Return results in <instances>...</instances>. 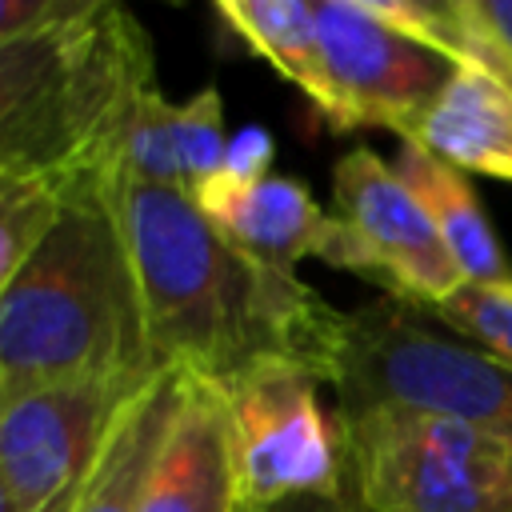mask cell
<instances>
[{
  "label": "cell",
  "mask_w": 512,
  "mask_h": 512,
  "mask_svg": "<svg viewBox=\"0 0 512 512\" xmlns=\"http://www.w3.org/2000/svg\"><path fill=\"white\" fill-rule=\"evenodd\" d=\"M272 156H276L272 136H268L260 124H248V128H240V132L228 140L224 172H232V176H240V180H260V176H268Z\"/></svg>",
  "instance_id": "cell-20"
},
{
  "label": "cell",
  "mask_w": 512,
  "mask_h": 512,
  "mask_svg": "<svg viewBox=\"0 0 512 512\" xmlns=\"http://www.w3.org/2000/svg\"><path fill=\"white\" fill-rule=\"evenodd\" d=\"M188 388V372L164 368L124 412L116 424L96 472L88 476L72 512H140L152 468L168 444L172 420L180 412Z\"/></svg>",
  "instance_id": "cell-14"
},
{
  "label": "cell",
  "mask_w": 512,
  "mask_h": 512,
  "mask_svg": "<svg viewBox=\"0 0 512 512\" xmlns=\"http://www.w3.org/2000/svg\"><path fill=\"white\" fill-rule=\"evenodd\" d=\"M64 184L40 176H4L0 172V296L36 252L44 232L60 212Z\"/></svg>",
  "instance_id": "cell-17"
},
{
  "label": "cell",
  "mask_w": 512,
  "mask_h": 512,
  "mask_svg": "<svg viewBox=\"0 0 512 512\" xmlns=\"http://www.w3.org/2000/svg\"><path fill=\"white\" fill-rule=\"evenodd\" d=\"M236 444L244 504L264 508L288 496L344 492V436L320 404V380L284 356H268L216 384Z\"/></svg>",
  "instance_id": "cell-6"
},
{
  "label": "cell",
  "mask_w": 512,
  "mask_h": 512,
  "mask_svg": "<svg viewBox=\"0 0 512 512\" xmlns=\"http://www.w3.org/2000/svg\"><path fill=\"white\" fill-rule=\"evenodd\" d=\"M336 220L352 236V272L408 308H436L468 280L400 172L372 148H352L332 168Z\"/></svg>",
  "instance_id": "cell-8"
},
{
  "label": "cell",
  "mask_w": 512,
  "mask_h": 512,
  "mask_svg": "<svg viewBox=\"0 0 512 512\" xmlns=\"http://www.w3.org/2000/svg\"><path fill=\"white\" fill-rule=\"evenodd\" d=\"M252 512H360V504L344 488V492H332V496H288V500H276V504H264V508H252Z\"/></svg>",
  "instance_id": "cell-22"
},
{
  "label": "cell",
  "mask_w": 512,
  "mask_h": 512,
  "mask_svg": "<svg viewBox=\"0 0 512 512\" xmlns=\"http://www.w3.org/2000/svg\"><path fill=\"white\" fill-rule=\"evenodd\" d=\"M312 372L336 392L340 420L408 412L512 440V368L392 296L332 308Z\"/></svg>",
  "instance_id": "cell-4"
},
{
  "label": "cell",
  "mask_w": 512,
  "mask_h": 512,
  "mask_svg": "<svg viewBox=\"0 0 512 512\" xmlns=\"http://www.w3.org/2000/svg\"><path fill=\"white\" fill-rule=\"evenodd\" d=\"M220 24L256 56H264L284 80H292L312 108L332 120V80L316 32V4L308 0H220Z\"/></svg>",
  "instance_id": "cell-16"
},
{
  "label": "cell",
  "mask_w": 512,
  "mask_h": 512,
  "mask_svg": "<svg viewBox=\"0 0 512 512\" xmlns=\"http://www.w3.org/2000/svg\"><path fill=\"white\" fill-rule=\"evenodd\" d=\"M368 8L448 64H480L512 88V0H368Z\"/></svg>",
  "instance_id": "cell-15"
},
{
  "label": "cell",
  "mask_w": 512,
  "mask_h": 512,
  "mask_svg": "<svg viewBox=\"0 0 512 512\" xmlns=\"http://www.w3.org/2000/svg\"><path fill=\"white\" fill-rule=\"evenodd\" d=\"M316 32L332 80V132L388 128L408 140L452 64L384 24L368 0H320Z\"/></svg>",
  "instance_id": "cell-9"
},
{
  "label": "cell",
  "mask_w": 512,
  "mask_h": 512,
  "mask_svg": "<svg viewBox=\"0 0 512 512\" xmlns=\"http://www.w3.org/2000/svg\"><path fill=\"white\" fill-rule=\"evenodd\" d=\"M428 316L452 328L456 336L472 340L476 348H484L504 368H512V292H488L464 284L456 296L428 308Z\"/></svg>",
  "instance_id": "cell-19"
},
{
  "label": "cell",
  "mask_w": 512,
  "mask_h": 512,
  "mask_svg": "<svg viewBox=\"0 0 512 512\" xmlns=\"http://www.w3.org/2000/svg\"><path fill=\"white\" fill-rule=\"evenodd\" d=\"M340 436L344 488L360 512H512L504 436L408 412L340 420Z\"/></svg>",
  "instance_id": "cell-5"
},
{
  "label": "cell",
  "mask_w": 512,
  "mask_h": 512,
  "mask_svg": "<svg viewBox=\"0 0 512 512\" xmlns=\"http://www.w3.org/2000/svg\"><path fill=\"white\" fill-rule=\"evenodd\" d=\"M80 4L84 0H0V44L20 36V32H28V28L60 20Z\"/></svg>",
  "instance_id": "cell-21"
},
{
  "label": "cell",
  "mask_w": 512,
  "mask_h": 512,
  "mask_svg": "<svg viewBox=\"0 0 512 512\" xmlns=\"http://www.w3.org/2000/svg\"><path fill=\"white\" fill-rule=\"evenodd\" d=\"M408 140L460 172L512 180V88L480 64H452Z\"/></svg>",
  "instance_id": "cell-12"
},
{
  "label": "cell",
  "mask_w": 512,
  "mask_h": 512,
  "mask_svg": "<svg viewBox=\"0 0 512 512\" xmlns=\"http://www.w3.org/2000/svg\"><path fill=\"white\" fill-rule=\"evenodd\" d=\"M192 200L224 232V240H232L256 264L296 272L304 256H316L324 264H332L336 256L340 220L336 212L328 216L296 176L268 172L260 180H240L232 172H220L200 184Z\"/></svg>",
  "instance_id": "cell-10"
},
{
  "label": "cell",
  "mask_w": 512,
  "mask_h": 512,
  "mask_svg": "<svg viewBox=\"0 0 512 512\" xmlns=\"http://www.w3.org/2000/svg\"><path fill=\"white\" fill-rule=\"evenodd\" d=\"M108 184L140 276L148 340L164 368L208 384H228L268 356L316 368L332 316L324 296L296 272L244 256L188 192L112 172Z\"/></svg>",
  "instance_id": "cell-1"
},
{
  "label": "cell",
  "mask_w": 512,
  "mask_h": 512,
  "mask_svg": "<svg viewBox=\"0 0 512 512\" xmlns=\"http://www.w3.org/2000/svg\"><path fill=\"white\" fill-rule=\"evenodd\" d=\"M140 276L104 168L64 180L60 212L0 296V404L84 376H152Z\"/></svg>",
  "instance_id": "cell-2"
},
{
  "label": "cell",
  "mask_w": 512,
  "mask_h": 512,
  "mask_svg": "<svg viewBox=\"0 0 512 512\" xmlns=\"http://www.w3.org/2000/svg\"><path fill=\"white\" fill-rule=\"evenodd\" d=\"M176 132H180V188L196 196V188L220 176L228 160L224 104L216 84H204L196 96L176 104Z\"/></svg>",
  "instance_id": "cell-18"
},
{
  "label": "cell",
  "mask_w": 512,
  "mask_h": 512,
  "mask_svg": "<svg viewBox=\"0 0 512 512\" xmlns=\"http://www.w3.org/2000/svg\"><path fill=\"white\" fill-rule=\"evenodd\" d=\"M0 512H20L16 500H12V492H8V484H4V476H0Z\"/></svg>",
  "instance_id": "cell-23"
},
{
  "label": "cell",
  "mask_w": 512,
  "mask_h": 512,
  "mask_svg": "<svg viewBox=\"0 0 512 512\" xmlns=\"http://www.w3.org/2000/svg\"><path fill=\"white\" fill-rule=\"evenodd\" d=\"M140 512H248L236 472L232 420L216 384L188 376Z\"/></svg>",
  "instance_id": "cell-11"
},
{
  "label": "cell",
  "mask_w": 512,
  "mask_h": 512,
  "mask_svg": "<svg viewBox=\"0 0 512 512\" xmlns=\"http://www.w3.org/2000/svg\"><path fill=\"white\" fill-rule=\"evenodd\" d=\"M156 88L144 24L112 0L0 44V172L72 180L108 168L140 96Z\"/></svg>",
  "instance_id": "cell-3"
},
{
  "label": "cell",
  "mask_w": 512,
  "mask_h": 512,
  "mask_svg": "<svg viewBox=\"0 0 512 512\" xmlns=\"http://www.w3.org/2000/svg\"><path fill=\"white\" fill-rule=\"evenodd\" d=\"M152 376H84L0 404V476L20 512H72Z\"/></svg>",
  "instance_id": "cell-7"
},
{
  "label": "cell",
  "mask_w": 512,
  "mask_h": 512,
  "mask_svg": "<svg viewBox=\"0 0 512 512\" xmlns=\"http://www.w3.org/2000/svg\"><path fill=\"white\" fill-rule=\"evenodd\" d=\"M72 508H76V504H72Z\"/></svg>",
  "instance_id": "cell-24"
},
{
  "label": "cell",
  "mask_w": 512,
  "mask_h": 512,
  "mask_svg": "<svg viewBox=\"0 0 512 512\" xmlns=\"http://www.w3.org/2000/svg\"><path fill=\"white\" fill-rule=\"evenodd\" d=\"M400 180L412 188V196L424 204L428 220L436 224L440 240L448 244L452 260L460 264L464 280L472 288H488V292H512V264L472 192V184L464 180L460 168L436 160L432 152H424L412 140H400L396 148V164Z\"/></svg>",
  "instance_id": "cell-13"
}]
</instances>
